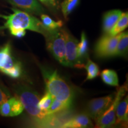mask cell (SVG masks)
Returning a JSON list of instances; mask_svg holds the SVG:
<instances>
[{"label": "cell", "instance_id": "cell-7", "mask_svg": "<svg viewBox=\"0 0 128 128\" xmlns=\"http://www.w3.org/2000/svg\"><path fill=\"white\" fill-rule=\"evenodd\" d=\"M122 34V32L115 36L104 34L101 37L95 47L96 56L99 58H107L114 56L117 44Z\"/></svg>", "mask_w": 128, "mask_h": 128}, {"label": "cell", "instance_id": "cell-20", "mask_svg": "<svg viewBox=\"0 0 128 128\" xmlns=\"http://www.w3.org/2000/svg\"><path fill=\"white\" fill-rule=\"evenodd\" d=\"M71 106V104H70L64 103L56 99H54L50 108L48 110L47 113L48 114H52L65 112L70 109Z\"/></svg>", "mask_w": 128, "mask_h": 128}, {"label": "cell", "instance_id": "cell-22", "mask_svg": "<svg viewBox=\"0 0 128 128\" xmlns=\"http://www.w3.org/2000/svg\"><path fill=\"white\" fill-rule=\"evenodd\" d=\"M84 68L87 71V80H91L94 79L99 75V68L97 65L90 59L87 60V63L84 65Z\"/></svg>", "mask_w": 128, "mask_h": 128}, {"label": "cell", "instance_id": "cell-11", "mask_svg": "<svg viewBox=\"0 0 128 128\" xmlns=\"http://www.w3.org/2000/svg\"><path fill=\"white\" fill-rule=\"evenodd\" d=\"M16 7L20 8L28 13L40 15L45 12L44 8L38 0H7Z\"/></svg>", "mask_w": 128, "mask_h": 128}, {"label": "cell", "instance_id": "cell-18", "mask_svg": "<svg viewBox=\"0 0 128 128\" xmlns=\"http://www.w3.org/2000/svg\"><path fill=\"white\" fill-rule=\"evenodd\" d=\"M101 76L105 84L111 86H119V79L116 71L111 70H104L101 73Z\"/></svg>", "mask_w": 128, "mask_h": 128}, {"label": "cell", "instance_id": "cell-17", "mask_svg": "<svg viewBox=\"0 0 128 128\" xmlns=\"http://www.w3.org/2000/svg\"><path fill=\"white\" fill-rule=\"evenodd\" d=\"M128 13L126 12H122L120 17L116 22V24L113 27V28L108 33V34L111 36H115L119 34L122 32L126 28H128Z\"/></svg>", "mask_w": 128, "mask_h": 128}, {"label": "cell", "instance_id": "cell-12", "mask_svg": "<svg viewBox=\"0 0 128 128\" xmlns=\"http://www.w3.org/2000/svg\"><path fill=\"white\" fill-rule=\"evenodd\" d=\"M92 126L90 116L86 114H79L72 117L62 124L60 128H82Z\"/></svg>", "mask_w": 128, "mask_h": 128}, {"label": "cell", "instance_id": "cell-6", "mask_svg": "<svg viewBox=\"0 0 128 128\" xmlns=\"http://www.w3.org/2000/svg\"><path fill=\"white\" fill-rule=\"evenodd\" d=\"M0 71L12 78H18L22 75V65L14 60L9 43L0 49Z\"/></svg>", "mask_w": 128, "mask_h": 128}, {"label": "cell", "instance_id": "cell-5", "mask_svg": "<svg viewBox=\"0 0 128 128\" xmlns=\"http://www.w3.org/2000/svg\"><path fill=\"white\" fill-rule=\"evenodd\" d=\"M127 91V84L118 88L116 96L110 106L95 119L96 127L100 128H110L116 124V110L119 102L122 100Z\"/></svg>", "mask_w": 128, "mask_h": 128}, {"label": "cell", "instance_id": "cell-13", "mask_svg": "<svg viewBox=\"0 0 128 128\" xmlns=\"http://www.w3.org/2000/svg\"><path fill=\"white\" fill-rule=\"evenodd\" d=\"M122 12L120 10H112L104 14L103 30L104 34H108L116 22L119 20Z\"/></svg>", "mask_w": 128, "mask_h": 128}, {"label": "cell", "instance_id": "cell-19", "mask_svg": "<svg viewBox=\"0 0 128 128\" xmlns=\"http://www.w3.org/2000/svg\"><path fill=\"white\" fill-rule=\"evenodd\" d=\"M40 17L43 26L47 30H53L60 28L63 25V23L61 20L55 22V20H52L49 16L45 14H41Z\"/></svg>", "mask_w": 128, "mask_h": 128}, {"label": "cell", "instance_id": "cell-8", "mask_svg": "<svg viewBox=\"0 0 128 128\" xmlns=\"http://www.w3.org/2000/svg\"><path fill=\"white\" fill-rule=\"evenodd\" d=\"M78 40L74 37L66 32L65 44V61L66 66L82 68V66L78 61L77 56Z\"/></svg>", "mask_w": 128, "mask_h": 128}, {"label": "cell", "instance_id": "cell-14", "mask_svg": "<svg viewBox=\"0 0 128 128\" xmlns=\"http://www.w3.org/2000/svg\"><path fill=\"white\" fill-rule=\"evenodd\" d=\"M128 98L126 96L122 101H120L116 110V124L126 125L128 120Z\"/></svg>", "mask_w": 128, "mask_h": 128}, {"label": "cell", "instance_id": "cell-1", "mask_svg": "<svg viewBox=\"0 0 128 128\" xmlns=\"http://www.w3.org/2000/svg\"><path fill=\"white\" fill-rule=\"evenodd\" d=\"M41 71L46 84V92L54 99L72 104L74 92L66 81L62 78L56 70L41 67Z\"/></svg>", "mask_w": 128, "mask_h": 128}, {"label": "cell", "instance_id": "cell-21", "mask_svg": "<svg viewBox=\"0 0 128 128\" xmlns=\"http://www.w3.org/2000/svg\"><path fill=\"white\" fill-rule=\"evenodd\" d=\"M80 0H64L61 4V10L65 18L76 9L79 4Z\"/></svg>", "mask_w": 128, "mask_h": 128}, {"label": "cell", "instance_id": "cell-9", "mask_svg": "<svg viewBox=\"0 0 128 128\" xmlns=\"http://www.w3.org/2000/svg\"><path fill=\"white\" fill-rule=\"evenodd\" d=\"M113 100V95L92 99L88 103L87 114L95 120L110 106Z\"/></svg>", "mask_w": 128, "mask_h": 128}, {"label": "cell", "instance_id": "cell-2", "mask_svg": "<svg viewBox=\"0 0 128 128\" xmlns=\"http://www.w3.org/2000/svg\"><path fill=\"white\" fill-rule=\"evenodd\" d=\"M13 13L9 16H1L6 20L5 27L8 28L30 30L44 35L48 31L39 19L28 12L12 8Z\"/></svg>", "mask_w": 128, "mask_h": 128}, {"label": "cell", "instance_id": "cell-4", "mask_svg": "<svg viewBox=\"0 0 128 128\" xmlns=\"http://www.w3.org/2000/svg\"><path fill=\"white\" fill-rule=\"evenodd\" d=\"M66 31L60 28L48 30L44 36L46 40V48L55 59L62 65L66 66L65 44Z\"/></svg>", "mask_w": 128, "mask_h": 128}, {"label": "cell", "instance_id": "cell-3", "mask_svg": "<svg viewBox=\"0 0 128 128\" xmlns=\"http://www.w3.org/2000/svg\"><path fill=\"white\" fill-rule=\"evenodd\" d=\"M16 96L23 104L24 108L30 116L35 120L43 119L48 114L46 112L41 111L38 107L40 98L37 92L30 87L24 84H18L14 88Z\"/></svg>", "mask_w": 128, "mask_h": 128}, {"label": "cell", "instance_id": "cell-23", "mask_svg": "<svg viewBox=\"0 0 128 128\" xmlns=\"http://www.w3.org/2000/svg\"><path fill=\"white\" fill-rule=\"evenodd\" d=\"M54 98H52L50 94L46 92L45 94L42 97L40 100H39L38 103V107L41 111L47 113L48 110L50 108L51 104H52Z\"/></svg>", "mask_w": 128, "mask_h": 128}, {"label": "cell", "instance_id": "cell-26", "mask_svg": "<svg viewBox=\"0 0 128 128\" xmlns=\"http://www.w3.org/2000/svg\"><path fill=\"white\" fill-rule=\"evenodd\" d=\"M39 1H40V2H42V0H39Z\"/></svg>", "mask_w": 128, "mask_h": 128}, {"label": "cell", "instance_id": "cell-15", "mask_svg": "<svg viewBox=\"0 0 128 128\" xmlns=\"http://www.w3.org/2000/svg\"><path fill=\"white\" fill-rule=\"evenodd\" d=\"M88 42L86 37V33L82 32L81 33V40L77 44V56L78 61L81 66H84V62L88 59Z\"/></svg>", "mask_w": 128, "mask_h": 128}, {"label": "cell", "instance_id": "cell-10", "mask_svg": "<svg viewBox=\"0 0 128 128\" xmlns=\"http://www.w3.org/2000/svg\"><path fill=\"white\" fill-rule=\"evenodd\" d=\"M24 106L17 96L10 98L0 105V114L4 117L18 116L23 112Z\"/></svg>", "mask_w": 128, "mask_h": 128}, {"label": "cell", "instance_id": "cell-16", "mask_svg": "<svg viewBox=\"0 0 128 128\" xmlns=\"http://www.w3.org/2000/svg\"><path fill=\"white\" fill-rule=\"evenodd\" d=\"M128 33L122 32V34L118 41L114 56H125L128 52Z\"/></svg>", "mask_w": 128, "mask_h": 128}, {"label": "cell", "instance_id": "cell-25", "mask_svg": "<svg viewBox=\"0 0 128 128\" xmlns=\"http://www.w3.org/2000/svg\"><path fill=\"white\" fill-rule=\"evenodd\" d=\"M10 98V96L0 87V105Z\"/></svg>", "mask_w": 128, "mask_h": 128}, {"label": "cell", "instance_id": "cell-24", "mask_svg": "<svg viewBox=\"0 0 128 128\" xmlns=\"http://www.w3.org/2000/svg\"><path fill=\"white\" fill-rule=\"evenodd\" d=\"M9 30L12 36L17 37L18 38H23L26 34V30L21 29V28H17V29L12 28V29H9Z\"/></svg>", "mask_w": 128, "mask_h": 128}]
</instances>
